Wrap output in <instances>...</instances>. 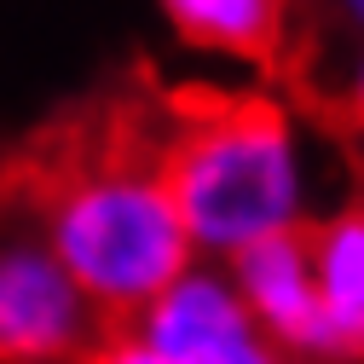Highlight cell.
<instances>
[{"label":"cell","mask_w":364,"mask_h":364,"mask_svg":"<svg viewBox=\"0 0 364 364\" xmlns=\"http://www.w3.org/2000/svg\"><path fill=\"white\" fill-rule=\"evenodd\" d=\"M23 214L105 324H133L179 272L197 266L156 156V127L105 122L64 139L58 156L29 173Z\"/></svg>","instance_id":"cell-1"},{"label":"cell","mask_w":364,"mask_h":364,"mask_svg":"<svg viewBox=\"0 0 364 364\" xmlns=\"http://www.w3.org/2000/svg\"><path fill=\"white\" fill-rule=\"evenodd\" d=\"M156 156L197 260H237L318 220V151L289 105L266 93H203L156 122Z\"/></svg>","instance_id":"cell-2"},{"label":"cell","mask_w":364,"mask_h":364,"mask_svg":"<svg viewBox=\"0 0 364 364\" xmlns=\"http://www.w3.org/2000/svg\"><path fill=\"white\" fill-rule=\"evenodd\" d=\"M110 324L18 208L0 214V364H81Z\"/></svg>","instance_id":"cell-3"},{"label":"cell","mask_w":364,"mask_h":364,"mask_svg":"<svg viewBox=\"0 0 364 364\" xmlns=\"http://www.w3.org/2000/svg\"><path fill=\"white\" fill-rule=\"evenodd\" d=\"M168 364H289L243 306L232 272L197 260L127 324Z\"/></svg>","instance_id":"cell-4"},{"label":"cell","mask_w":364,"mask_h":364,"mask_svg":"<svg viewBox=\"0 0 364 364\" xmlns=\"http://www.w3.org/2000/svg\"><path fill=\"white\" fill-rule=\"evenodd\" d=\"M225 272H232L243 306L255 312V324L266 330V341L289 364H318V347H324V306H318L306 232L255 243L237 260H225Z\"/></svg>","instance_id":"cell-5"},{"label":"cell","mask_w":364,"mask_h":364,"mask_svg":"<svg viewBox=\"0 0 364 364\" xmlns=\"http://www.w3.org/2000/svg\"><path fill=\"white\" fill-rule=\"evenodd\" d=\"M324 347L318 364H364V203H347L306 225Z\"/></svg>","instance_id":"cell-6"},{"label":"cell","mask_w":364,"mask_h":364,"mask_svg":"<svg viewBox=\"0 0 364 364\" xmlns=\"http://www.w3.org/2000/svg\"><path fill=\"white\" fill-rule=\"evenodd\" d=\"M168 29L191 53L266 64L289 35V0H162Z\"/></svg>","instance_id":"cell-7"},{"label":"cell","mask_w":364,"mask_h":364,"mask_svg":"<svg viewBox=\"0 0 364 364\" xmlns=\"http://www.w3.org/2000/svg\"><path fill=\"white\" fill-rule=\"evenodd\" d=\"M81 364H168V358H156V353H151L139 336L127 330V324H110V330L99 336V347L87 353Z\"/></svg>","instance_id":"cell-8"},{"label":"cell","mask_w":364,"mask_h":364,"mask_svg":"<svg viewBox=\"0 0 364 364\" xmlns=\"http://www.w3.org/2000/svg\"><path fill=\"white\" fill-rule=\"evenodd\" d=\"M341 122L364 133V53H358V58L347 64V75H341Z\"/></svg>","instance_id":"cell-9"},{"label":"cell","mask_w":364,"mask_h":364,"mask_svg":"<svg viewBox=\"0 0 364 364\" xmlns=\"http://www.w3.org/2000/svg\"><path fill=\"white\" fill-rule=\"evenodd\" d=\"M336 6L347 12V23H353V29H364V0H336Z\"/></svg>","instance_id":"cell-10"}]
</instances>
